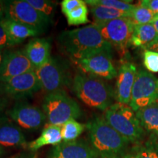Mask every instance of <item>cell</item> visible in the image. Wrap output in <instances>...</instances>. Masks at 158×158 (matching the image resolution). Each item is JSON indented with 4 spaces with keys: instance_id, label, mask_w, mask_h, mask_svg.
<instances>
[{
    "instance_id": "cell-7",
    "label": "cell",
    "mask_w": 158,
    "mask_h": 158,
    "mask_svg": "<svg viewBox=\"0 0 158 158\" xmlns=\"http://www.w3.org/2000/svg\"><path fill=\"white\" fill-rule=\"evenodd\" d=\"M158 102V78L144 70L138 71L129 103L136 112L138 110Z\"/></svg>"
},
{
    "instance_id": "cell-19",
    "label": "cell",
    "mask_w": 158,
    "mask_h": 158,
    "mask_svg": "<svg viewBox=\"0 0 158 158\" xmlns=\"http://www.w3.org/2000/svg\"><path fill=\"white\" fill-rule=\"evenodd\" d=\"M158 40V35L152 23L135 25L130 40V45L147 50Z\"/></svg>"
},
{
    "instance_id": "cell-12",
    "label": "cell",
    "mask_w": 158,
    "mask_h": 158,
    "mask_svg": "<svg viewBox=\"0 0 158 158\" xmlns=\"http://www.w3.org/2000/svg\"><path fill=\"white\" fill-rule=\"evenodd\" d=\"M2 89L4 93L12 98L22 100L33 96L43 89L35 70H33L2 83Z\"/></svg>"
},
{
    "instance_id": "cell-35",
    "label": "cell",
    "mask_w": 158,
    "mask_h": 158,
    "mask_svg": "<svg viewBox=\"0 0 158 158\" xmlns=\"http://www.w3.org/2000/svg\"><path fill=\"white\" fill-rule=\"evenodd\" d=\"M5 18V3L3 1H0V22L3 21Z\"/></svg>"
},
{
    "instance_id": "cell-14",
    "label": "cell",
    "mask_w": 158,
    "mask_h": 158,
    "mask_svg": "<svg viewBox=\"0 0 158 158\" xmlns=\"http://www.w3.org/2000/svg\"><path fill=\"white\" fill-rule=\"evenodd\" d=\"M48 158H100L91 143L84 140L64 142L54 146Z\"/></svg>"
},
{
    "instance_id": "cell-9",
    "label": "cell",
    "mask_w": 158,
    "mask_h": 158,
    "mask_svg": "<svg viewBox=\"0 0 158 158\" xmlns=\"http://www.w3.org/2000/svg\"><path fill=\"white\" fill-rule=\"evenodd\" d=\"M102 37L118 50L124 51L130 46V40L135 24L130 18H120L106 21L94 23Z\"/></svg>"
},
{
    "instance_id": "cell-3",
    "label": "cell",
    "mask_w": 158,
    "mask_h": 158,
    "mask_svg": "<svg viewBox=\"0 0 158 158\" xmlns=\"http://www.w3.org/2000/svg\"><path fill=\"white\" fill-rule=\"evenodd\" d=\"M71 89L79 100L91 108L105 111L116 99L113 88L103 79L85 73L76 74Z\"/></svg>"
},
{
    "instance_id": "cell-36",
    "label": "cell",
    "mask_w": 158,
    "mask_h": 158,
    "mask_svg": "<svg viewBox=\"0 0 158 158\" xmlns=\"http://www.w3.org/2000/svg\"><path fill=\"white\" fill-rule=\"evenodd\" d=\"M152 24L153 25V27H155L156 31H157V34L158 35V15H155V19H153L152 22Z\"/></svg>"
},
{
    "instance_id": "cell-4",
    "label": "cell",
    "mask_w": 158,
    "mask_h": 158,
    "mask_svg": "<svg viewBox=\"0 0 158 158\" xmlns=\"http://www.w3.org/2000/svg\"><path fill=\"white\" fill-rule=\"evenodd\" d=\"M104 119L130 143L138 144L145 131L129 105L115 102L104 111Z\"/></svg>"
},
{
    "instance_id": "cell-13",
    "label": "cell",
    "mask_w": 158,
    "mask_h": 158,
    "mask_svg": "<svg viewBox=\"0 0 158 158\" xmlns=\"http://www.w3.org/2000/svg\"><path fill=\"white\" fill-rule=\"evenodd\" d=\"M35 70L23 50L5 51L0 64V83L2 84L14 77Z\"/></svg>"
},
{
    "instance_id": "cell-10",
    "label": "cell",
    "mask_w": 158,
    "mask_h": 158,
    "mask_svg": "<svg viewBox=\"0 0 158 158\" xmlns=\"http://www.w3.org/2000/svg\"><path fill=\"white\" fill-rule=\"evenodd\" d=\"M6 115L19 127L26 130L39 129L47 119L42 109L23 101L15 102L13 107L6 110Z\"/></svg>"
},
{
    "instance_id": "cell-6",
    "label": "cell",
    "mask_w": 158,
    "mask_h": 158,
    "mask_svg": "<svg viewBox=\"0 0 158 158\" xmlns=\"http://www.w3.org/2000/svg\"><path fill=\"white\" fill-rule=\"evenodd\" d=\"M35 72L42 89L48 93L64 90V87L72 85L69 64L59 58L51 56L45 64L35 69Z\"/></svg>"
},
{
    "instance_id": "cell-33",
    "label": "cell",
    "mask_w": 158,
    "mask_h": 158,
    "mask_svg": "<svg viewBox=\"0 0 158 158\" xmlns=\"http://www.w3.org/2000/svg\"><path fill=\"white\" fill-rule=\"evenodd\" d=\"M7 106V100L5 98H0V119L5 117V112Z\"/></svg>"
},
{
    "instance_id": "cell-1",
    "label": "cell",
    "mask_w": 158,
    "mask_h": 158,
    "mask_svg": "<svg viewBox=\"0 0 158 158\" xmlns=\"http://www.w3.org/2000/svg\"><path fill=\"white\" fill-rule=\"evenodd\" d=\"M61 48L73 62L99 52L112 53L113 47L105 40L94 23L64 31L58 37Z\"/></svg>"
},
{
    "instance_id": "cell-29",
    "label": "cell",
    "mask_w": 158,
    "mask_h": 158,
    "mask_svg": "<svg viewBox=\"0 0 158 158\" xmlns=\"http://www.w3.org/2000/svg\"><path fill=\"white\" fill-rule=\"evenodd\" d=\"M143 63L144 67L150 73H158V52L150 50H144L143 53Z\"/></svg>"
},
{
    "instance_id": "cell-26",
    "label": "cell",
    "mask_w": 158,
    "mask_h": 158,
    "mask_svg": "<svg viewBox=\"0 0 158 158\" xmlns=\"http://www.w3.org/2000/svg\"><path fill=\"white\" fill-rule=\"evenodd\" d=\"M85 2L90 7L94 5H102L129 13H131L136 7V5L130 4L129 2L119 0H86Z\"/></svg>"
},
{
    "instance_id": "cell-8",
    "label": "cell",
    "mask_w": 158,
    "mask_h": 158,
    "mask_svg": "<svg viewBox=\"0 0 158 158\" xmlns=\"http://www.w3.org/2000/svg\"><path fill=\"white\" fill-rule=\"evenodd\" d=\"M5 18L35 27L43 33L51 20L35 9L27 0L4 1Z\"/></svg>"
},
{
    "instance_id": "cell-37",
    "label": "cell",
    "mask_w": 158,
    "mask_h": 158,
    "mask_svg": "<svg viewBox=\"0 0 158 158\" xmlns=\"http://www.w3.org/2000/svg\"><path fill=\"white\" fill-rule=\"evenodd\" d=\"M12 158H35V156L33 155H27V154H22V155H19L15 157Z\"/></svg>"
},
{
    "instance_id": "cell-41",
    "label": "cell",
    "mask_w": 158,
    "mask_h": 158,
    "mask_svg": "<svg viewBox=\"0 0 158 158\" xmlns=\"http://www.w3.org/2000/svg\"><path fill=\"white\" fill-rule=\"evenodd\" d=\"M0 91H1V90H0Z\"/></svg>"
},
{
    "instance_id": "cell-28",
    "label": "cell",
    "mask_w": 158,
    "mask_h": 158,
    "mask_svg": "<svg viewBox=\"0 0 158 158\" xmlns=\"http://www.w3.org/2000/svg\"><path fill=\"white\" fill-rule=\"evenodd\" d=\"M37 11L51 20L54 17L56 4L48 0H27Z\"/></svg>"
},
{
    "instance_id": "cell-2",
    "label": "cell",
    "mask_w": 158,
    "mask_h": 158,
    "mask_svg": "<svg viewBox=\"0 0 158 158\" xmlns=\"http://www.w3.org/2000/svg\"><path fill=\"white\" fill-rule=\"evenodd\" d=\"M90 143L100 158H122L130 142L108 124L103 117L94 116L86 124Z\"/></svg>"
},
{
    "instance_id": "cell-25",
    "label": "cell",
    "mask_w": 158,
    "mask_h": 158,
    "mask_svg": "<svg viewBox=\"0 0 158 158\" xmlns=\"http://www.w3.org/2000/svg\"><path fill=\"white\" fill-rule=\"evenodd\" d=\"M138 158H158V138L150 135L141 145L136 146Z\"/></svg>"
},
{
    "instance_id": "cell-32",
    "label": "cell",
    "mask_w": 158,
    "mask_h": 158,
    "mask_svg": "<svg viewBox=\"0 0 158 158\" xmlns=\"http://www.w3.org/2000/svg\"><path fill=\"white\" fill-rule=\"evenodd\" d=\"M138 5L149 9L155 15H158V0H143Z\"/></svg>"
},
{
    "instance_id": "cell-18",
    "label": "cell",
    "mask_w": 158,
    "mask_h": 158,
    "mask_svg": "<svg viewBox=\"0 0 158 158\" xmlns=\"http://www.w3.org/2000/svg\"><path fill=\"white\" fill-rule=\"evenodd\" d=\"M1 23L7 31L10 47L21 44L28 37H36L43 33L35 27L16 22L7 18H5Z\"/></svg>"
},
{
    "instance_id": "cell-16",
    "label": "cell",
    "mask_w": 158,
    "mask_h": 158,
    "mask_svg": "<svg viewBox=\"0 0 158 158\" xmlns=\"http://www.w3.org/2000/svg\"><path fill=\"white\" fill-rule=\"evenodd\" d=\"M28 143L21 127L7 116L0 119V147L5 148H27Z\"/></svg>"
},
{
    "instance_id": "cell-5",
    "label": "cell",
    "mask_w": 158,
    "mask_h": 158,
    "mask_svg": "<svg viewBox=\"0 0 158 158\" xmlns=\"http://www.w3.org/2000/svg\"><path fill=\"white\" fill-rule=\"evenodd\" d=\"M43 110L49 125L61 127L70 119H77L82 115V110L74 99L64 90L48 93L43 102Z\"/></svg>"
},
{
    "instance_id": "cell-27",
    "label": "cell",
    "mask_w": 158,
    "mask_h": 158,
    "mask_svg": "<svg viewBox=\"0 0 158 158\" xmlns=\"http://www.w3.org/2000/svg\"><path fill=\"white\" fill-rule=\"evenodd\" d=\"M155 15L149 9L137 5L135 8L131 13L130 19L135 25L149 24L152 22Z\"/></svg>"
},
{
    "instance_id": "cell-17",
    "label": "cell",
    "mask_w": 158,
    "mask_h": 158,
    "mask_svg": "<svg viewBox=\"0 0 158 158\" xmlns=\"http://www.w3.org/2000/svg\"><path fill=\"white\" fill-rule=\"evenodd\" d=\"M23 51L35 69L40 68L51 57L50 42L45 38L31 39Z\"/></svg>"
},
{
    "instance_id": "cell-30",
    "label": "cell",
    "mask_w": 158,
    "mask_h": 158,
    "mask_svg": "<svg viewBox=\"0 0 158 158\" xmlns=\"http://www.w3.org/2000/svg\"><path fill=\"white\" fill-rule=\"evenodd\" d=\"M82 2L83 0H63L61 2V9L63 14L65 15Z\"/></svg>"
},
{
    "instance_id": "cell-22",
    "label": "cell",
    "mask_w": 158,
    "mask_h": 158,
    "mask_svg": "<svg viewBox=\"0 0 158 158\" xmlns=\"http://www.w3.org/2000/svg\"><path fill=\"white\" fill-rule=\"evenodd\" d=\"M90 11L93 16L94 23L106 22V21L120 19V18H130V16H131V13L120 11L102 5L92 6Z\"/></svg>"
},
{
    "instance_id": "cell-39",
    "label": "cell",
    "mask_w": 158,
    "mask_h": 158,
    "mask_svg": "<svg viewBox=\"0 0 158 158\" xmlns=\"http://www.w3.org/2000/svg\"><path fill=\"white\" fill-rule=\"evenodd\" d=\"M6 154V152H5V149H4L3 147H0V157H2V156H4Z\"/></svg>"
},
{
    "instance_id": "cell-20",
    "label": "cell",
    "mask_w": 158,
    "mask_h": 158,
    "mask_svg": "<svg viewBox=\"0 0 158 158\" xmlns=\"http://www.w3.org/2000/svg\"><path fill=\"white\" fill-rule=\"evenodd\" d=\"M62 141L61 127L48 124L43 130L41 135L37 139L28 143L27 149L35 152L45 146L58 145L62 143Z\"/></svg>"
},
{
    "instance_id": "cell-24",
    "label": "cell",
    "mask_w": 158,
    "mask_h": 158,
    "mask_svg": "<svg viewBox=\"0 0 158 158\" xmlns=\"http://www.w3.org/2000/svg\"><path fill=\"white\" fill-rule=\"evenodd\" d=\"M89 10L85 1L65 14L69 26L86 24L89 22Z\"/></svg>"
},
{
    "instance_id": "cell-15",
    "label": "cell",
    "mask_w": 158,
    "mask_h": 158,
    "mask_svg": "<svg viewBox=\"0 0 158 158\" xmlns=\"http://www.w3.org/2000/svg\"><path fill=\"white\" fill-rule=\"evenodd\" d=\"M137 73V68L132 62H125L119 67L115 90L117 102L129 105Z\"/></svg>"
},
{
    "instance_id": "cell-21",
    "label": "cell",
    "mask_w": 158,
    "mask_h": 158,
    "mask_svg": "<svg viewBox=\"0 0 158 158\" xmlns=\"http://www.w3.org/2000/svg\"><path fill=\"white\" fill-rule=\"evenodd\" d=\"M144 131L158 138V102L135 112Z\"/></svg>"
},
{
    "instance_id": "cell-34",
    "label": "cell",
    "mask_w": 158,
    "mask_h": 158,
    "mask_svg": "<svg viewBox=\"0 0 158 158\" xmlns=\"http://www.w3.org/2000/svg\"><path fill=\"white\" fill-rule=\"evenodd\" d=\"M122 158H138L136 147H134L130 151H127V152L124 155V157Z\"/></svg>"
},
{
    "instance_id": "cell-31",
    "label": "cell",
    "mask_w": 158,
    "mask_h": 158,
    "mask_svg": "<svg viewBox=\"0 0 158 158\" xmlns=\"http://www.w3.org/2000/svg\"><path fill=\"white\" fill-rule=\"evenodd\" d=\"M10 47L9 42V38L7 36V31L0 22V51L3 52L5 48Z\"/></svg>"
},
{
    "instance_id": "cell-23",
    "label": "cell",
    "mask_w": 158,
    "mask_h": 158,
    "mask_svg": "<svg viewBox=\"0 0 158 158\" xmlns=\"http://www.w3.org/2000/svg\"><path fill=\"white\" fill-rule=\"evenodd\" d=\"M86 125L77 122L76 119H70L61 126V132L63 141L70 142L76 139L84 131Z\"/></svg>"
},
{
    "instance_id": "cell-40",
    "label": "cell",
    "mask_w": 158,
    "mask_h": 158,
    "mask_svg": "<svg viewBox=\"0 0 158 158\" xmlns=\"http://www.w3.org/2000/svg\"><path fill=\"white\" fill-rule=\"evenodd\" d=\"M3 54H4V51H3V52H1V51H0V64H1L2 61Z\"/></svg>"
},
{
    "instance_id": "cell-38",
    "label": "cell",
    "mask_w": 158,
    "mask_h": 158,
    "mask_svg": "<svg viewBox=\"0 0 158 158\" xmlns=\"http://www.w3.org/2000/svg\"><path fill=\"white\" fill-rule=\"evenodd\" d=\"M147 50H150V51H156V52H158V40L155 43V44H153L152 46H150L149 48L147 49Z\"/></svg>"
},
{
    "instance_id": "cell-11",
    "label": "cell",
    "mask_w": 158,
    "mask_h": 158,
    "mask_svg": "<svg viewBox=\"0 0 158 158\" xmlns=\"http://www.w3.org/2000/svg\"><path fill=\"white\" fill-rule=\"evenodd\" d=\"M76 63L85 74L105 80H112L117 76L118 71L112 61V53H96L79 59Z\"/></svg>"
}]
</instances>
